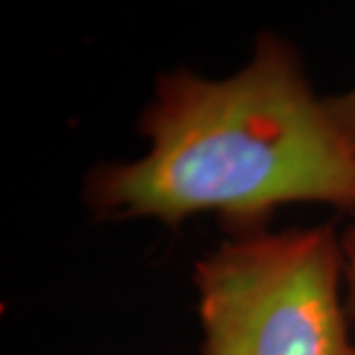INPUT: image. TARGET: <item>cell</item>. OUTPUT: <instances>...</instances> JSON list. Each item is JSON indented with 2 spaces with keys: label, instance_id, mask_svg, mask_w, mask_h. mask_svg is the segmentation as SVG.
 <instances>
[{
  "label": "cell",
  "instance_id": "obj_1",
  "mask_svg": "<svg viewBox=\"0 0 355 355\" xmlns=\"http://www.w3.org/2000/svg\"><path fill=\"white\" fill-rule=\"evenodd\" d=\"M140 130L144 158L97 168L87 200L103 217L170 227L214 211L235 235L265 229L284 203L355 211V153L306 81L296 51L263 36L251 64L221 81L160 77Z\"/></svg>",
  "mask_w": 355,
  "mask_h": 355
},
{
  "label": "cell",
  "instance_id": "obj_2",
  "mask_svg": "<svg viewBox=\"0 0 355 355\" xmlns=\"http://www.w3.org/2000/svg\"><path fill=\"white\" fill-rule=\"evenodd\" d=\"M331 225L237 235L196 263L202 355H355Z\"/></svg>",
  "mask_w": 355,
  "mask_h": 355
},
{
  "label": "cell",
  "instance_id": "obj_3",
  "mask_svg": "<svg viewBox=\"0 0 355 355\" xmlns=\"http://www.w3.org/2000/svg\"><path fill=\"white\" fill-rule=\"evenodd\" d=\"M326 109L355 153V87L342 97L326 101Z\"/></svg>",
  "mask_w": 355,
  "mask_h": 355
},
{
  "label": "cell",
  "instance_id": "obj_4",
  "mask_svg": "<svg viewBox=\"0 0 355 355\" xmlns=\"http://www.w3.org/2000/svg\"><path fill=\"white\" fill-rule=\"evenodd\" d=\"M343 275L347 280V312L355 318V227H352L342 239Z\"/></svg>",
  "mask_w": 355,
  "mask_h": 355
}]
</instances>
